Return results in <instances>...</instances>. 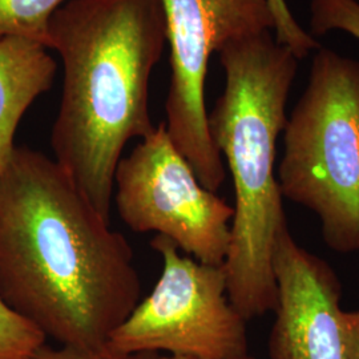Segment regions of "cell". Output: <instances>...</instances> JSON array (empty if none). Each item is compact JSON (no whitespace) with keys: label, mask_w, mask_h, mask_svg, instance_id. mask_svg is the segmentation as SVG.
I'll return each instance as SVG.
<instances>
[{"label":"cell","mask_w":359,"mask_h":359,"mask_svg":"<svg viewBox=\"0 0 359 359\" xmlns=\"http://www.w3.org/2000/svg\"><path fill=\"white\" fill-rule=\"evenodd\" d=\"M127 238L55 160L15 147L0 175V298L62 347L93 350L140 301Z\"/></svg>","instance_id":"obj_1"},{"label":"cell","mask_w":359,"mask_h":359,"mask_svg":"<svg viewBox=\"0 0 359 359\" xmlns=\"http://www.w3.org/2000/svg\"><path fill=\"white\" fill-rule=\"evenodd\" d=\"M165 43L161 0H68L50 20L48 48L65 67L53 160L108 221L127 142L156 129L149 79Z\"/></svg>","instance_id":"obj_2"},{"label":"cell","mask_w":359,"mask_h":359,"mask_svg":"<svg viewBox=\"0 0 359 359\" xmlns=\"http://www.w3.org/2000/svg\"><path fill=\"white\" fill-rule=\"evenodd\" d=\"M218 56L226 84L208 114V127L233 180L234 215L224 269L229 301L248 322L277 305L273 252L287 221L274 165L299 59L273 31L234 39Z\"/></svg>","instance_id":"obj_3"},{"label":"cell","mask_w":359,"mask_h":359,"mask_svg":"<svg viewBox=\"0 0 359 359\" xmlns=\"http://www.w3.org/2000/svg\"><path fill=\"white\" fill-rule=\"evenodd\" d=\"M283 198L311 210L333 252H359V60L320 47L287 116L277 170Z\"/></svg>","instance_id":"obj_4"},{"label":"cell","mask_w":359,"mask_h":359,"mask_svg":"<svg viewBox=\"0 0 359 359\" xmlns=\"http://www.w3.org/2000/svg\"><path fill=\"white\" fill-rule=\"evenodd\" d=\"M151 246L163 259L161 276L107 346L127 354L165 351L201 359L248 355L246 321L229 301L224 265L181 255L164 236L154 237Z\"/></svg>","instance_id":"obj_5"},{"label":"cell","mask_w":359,"mask_h":359,"mask_svg":"<svg viewBox=\"0 0 359 359\" xmlns=\"http://www.w3.org/2000/svg\"><path fill=\"white\" fill-rule=\"evenodd\" d=\"M170 47L165 102L169 139L212 192L226 179L208 127L205 79L212 53L238 38L273 31L268 0H161Z\"/></svg>","instance_id":"obj_6"},{"label":"cell","mask_w":359,"mask_h":359,"mask_svg":"<svg viewBox=\"0 0 359 359\" xmlns=\"http://www.w3.org/2000/svg\"><path fill=\"white\" fill-rule=\"evenodd\" d=\"M114 201L130 231H154L200 262L224 265L234 209L198 181L164 123L121 157Z\"/></svg>","instance_id":"obj_7"},{"label":"cell","mask_w":359,"mask_h":359,"mask_svg":"<svg viewBox=\"0 0 359 359\" xmlns=\"http://www.w3.org/2000/svg\"><path fill=\"white\" fill-rule=\"evenodd\" d=\"M277 283L270 359H346L342 285L333 268L280 231L273 252Z\"/></svg>","instance_id":"obj_8"},{"label":"cell","mask_w":359,"mask_h":359,"mask_svg":"<svg viewBox=\"0 0 359 359\" xmlns=\"http://www.w3.org/2000/svg\"><path fill=\"white\" fill-rule=\"evenodd\" d=\"M47 50L29 39H0V175L16 147L22 117L52 87L57 65Z\"/></svg>","instance_id":"obj_9"},{"label":"cell","mask_w":359,"mask_h":359,"mask_svg":"<svg viewBox=\"0 0 359 359\" xmlns=\"http://www.w3.org/2000/svg\"><path fill=\"white\" fill-rule=\"evenodd\" d=\"M68 0H0V39L23 38L48 48L52 15Z\"/></svg>","instance_id":"obj_10"},{"label":"cell","mask_w":359,"mask_h":359,"mask_svg":"<svg viewBox=\"0 0 359 359\" xmlns=\"http://www.w3.org/2000/svg\"><path fill=\"white\" fill-rule=\"evenodd\" d=\"M47 338L0 298V359H32Z\"/></svg>","instance_id":"obj_11"},{"label":"cell","mask_w":359,"mask_h":359,"mask_svg":"<svg viewBox=\"0 0 359 359\" xmlns=\"http://www.w3.org/2000/svg\"><path fill=\"white\" fill-rule=\"evenodd\" d=\"M310 13L314 38L337 29L359 40V0H311Z\"/></svg>","instance_id":"obj_12"},{"label":"cell","mask_w":359,"mask_h":359,"mask_svg":"<svg viewBox=\"0 0 359 359\" xmlns=\"http://www.w3.org/2000/svg\"><path fill=\"white\" fill-rule=\"evenodd\" d=\"M274 20V38L294 52L302 60L311 51H317L321 46L310 32L301 26L290 11L286 0H268Z\"/></svg>","instance_id":"obj_13"},{"label":"cell","mask_w":359,"mask_h":359,"mask_svg":"<svg viewBox=\"0 0 359 359\" xmlns=\"http://www.w3.org/2000/svg\"><path fill=\"white\" fill-rule=\"evenodd\" d=\"M157 355L154 353H118L107 345L93 350H81L62 346L55 348L44 344L32 359H156Z\"/></svg>","instance_id":"obj_14"},{"label":"cell","mask_w":359,"mask_h":359,"mask_svg":"<svg viewBox=\"0 0 359 359\" xmlns=\"http://www.w3.org/2000/svg\"><path fill=\"white\" fill-rule=\"evenodd\" d=\"M346 359H359V309L344 313Z\"/></svg>","instance_id":"obj_15"},{"label":"cell","mask_w":359,"mask_h":359,"mask_svg":"<svg viewBox=\"0 0 359 359\" xmlns=\"http://www.w3.org/2000/svg\"><path fill=\"white\" fill-rule=\"evenodd\" d=\"M156 359H201V358H194V357H184V355H157V358ZM234 359H255L253 357H250L249 354L248 355H245V357H241V358H234Z\"/></svg>","instance_id":"obj_16"}]
</instances>
